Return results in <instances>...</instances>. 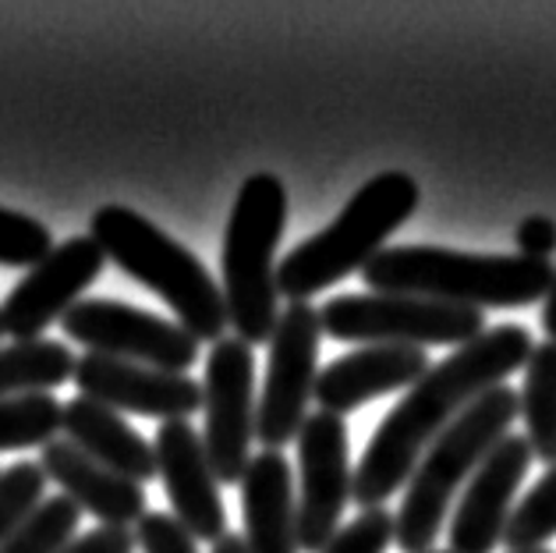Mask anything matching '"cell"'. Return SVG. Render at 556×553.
<instances>
[{
  "label": "cell",
  "instance_id": "cell-13",
  "mask_svg": "<svg viewBox=\"0 0 556 553\" xmlns=\"http://www.w3.org/2000/svg\"><path fill=\"white\" fill-rule=\"evenodd\" d=\"M78 394L103 404L111 412H131V415H149V419H188L202 409V384L188 380L185 373H164L149 369L139 362L111 359L86 352L75 359V376Z\"/></svg>",
  "mask_w": 556,
  "mask_h": 553
},
{
  "label": "cell",
  "instance_id": "cell-24",
  "mask_svg": "<svg viewBox=\"0 0 556 553\" xmlns=\"http://www.w3.org/2000/svg\"><path fill=\"white\" fill-rule=\"evenodd\" d=\"M78 521H83V507L75 501H67L64 493L47 497L0 553H58L67 539H75Z\"/></svg>",
  "mask_w": 556,
  "mask_h": 553
},
{
  "label": "cell",
  "instance_id": "cell-22",
  "mask_svg": "<svg viewBox=\"0 0 556 553\" xmlns=\"http://www.w3.org/2000/svg\"><path fill=\"white\" fill-rule=\"evenodd\" d=\"M64 404L53 394H18L0 401V451L47 448L58 440Z\"/></svg>",
  "mask_w": 556,
  "mask_h": 553
},
{
  "label": "cell",
  "instance_id": "cell-32",
  "mask_svg": "<svg viewBox=\"0 0 556 553\" xmlns=\"http://www.w3.org/2000/svg\"><path fill=\"white\" fill-rule=\"evenodd\" d=\"M213 553H249V546H245V536L224 532V536L213 543Z\"/></svg>",
  "mask_w": 556,
  "mask_h": 553
},
{
  "label": "cell",
  "instance_id": "cell-16",
  "mask_svg": "<svg viewBox=\"0 0 556 553\" xmlns=\"http://www.w3.org/2000/svg\"><path fill=\"white\" fill-rule=\"evenodd\" d=\"M429 355L422 348L408 344H365L362 352H351L344 359L330 362L327 369L316 376V404L319 412L344 415L362 409L390 390L415 387L429 373Z\"/></svg>",
  "mask_w": 556,
  "mask_h": 553
},
{
  "label": "cell",
  "instance_id": "cell-7",
  "mask_svg": "<svg viewBox=\"0 0 556 553\" xmlns=\"http://www.w3.org/2000/svg\"><path fill=\"white\" fill-rule=\"evenodd\" d=\"M323 334L362 344H468L485 334L479 309L446 305L415 294H337L319 309Z\"/></svg>",
  "mask_w": 556,
  "mask_h": 553
},
{
  "label": "cell",
  "instance_id": "cell-17",
  "mask_svg": "<svg viewBox=\"0 0 556 553\" xmlns=\"http://www.w3.org/2000/svg\"><path fill=\"white\" fill-rule=\"evenodd\" d=\"M39 468L47 479L58 482L67 501L86 507L92 518H100L111 529H128L131 521H142L146 515V487L92 462L64 437L47 443L39 454Z\"/></svg>",
  "mask_w": 556,
  "mask_h": 553
},
{
  "label": "cell",
  "instance_id": "cell-34",
  "mask_svg": "<svg viewBox=\"0 0 556 553\" xmlns=\"http://www.w3.org/2000/svg\"><path fill=\"white\" fill-rule=\"evenodd\" d=\"M429 553H451V550H429Z\"/></svg>",
  "mask_w": 556,
  "mask_h": 553
},
{
  "label": "cell",
  "instance_id": "cell-23",
  "mask_svg": "<svg viewBox=\"0 0 556 553\" xmlns=\"http://www.w3.org/2000/svg\"><path fill=\"white\" fill-rule=\"evenodd\" d=\"M553 536H556V465L542 472L535 487L510 511L504 546L510 553H525V550L546 546V539Z\"/></svg>",
  "mask_w": 556,
  "mask_h": 553
},
{
  "label": "cell",
  "instance_id": "cell-35",
  "mask_svg": "<svg viewBox=\"0 0 556 553\" xmlns=\"http://www.w3.org/2000/svg\"><path fill=\"white\" fill-rule=\"evenodd\" d=\"M0 337H4V323H0Z\"/></svg>",
  "mask_w": 556,
  "mask_h": 553
},
{
  "label": "cell",
  "instance_id": "cell-3",
  "mask_svg": "<svg viewBox=\"0 0 556 553\" xmlns=\"http://www.w3.org/2000/svg\"><path fill=\"white\" fill-rule=\"evenodd\" d=\"M521 415V398L507 384L485 390L471 401L443 433L418 457L408 479L401 511L393 515V543L404 553H429L446 521L451 501L479 472L490 451L510 433V423Z\"/></svg>",
  "mask_w": 556,
  "mask_h": 553
},
{
  "label": "cell",
  "instance_id": "cell-19",
  "mask_svg": "<svg viewBox=\"0 0 556 553\" xmlns=\"http://www.w3.org/2000/svg\"><path fill=\"white\" fill-rule=\"evenodd\" d=\"M61 433L86 457L117 472V476L139 482V487H146L149 479H156L153 443H146L139 433H135V429L125 423V415L103 409L97 401H89L83 394L67 401Z\"/></svg>",
  "mask_w": 556,
  "mask_h": 553
},
{
  "label": "cell",
  "instance_id": "cell-29",
  "mask_svg": "<svg viewBox=\"0 0 556 553\" xmlns=\"http://www.w3.org/2000/svg\"><path fill=\"white\" fill-rule=\"evenodd\" d=\"M135 550V532L131 529H111L100 525L86 536H75L58 553H131Z\"/></svg>",
  "mask_w": 556,
  "mask_h": 553
},
{
  "label": "cell",
  "instance_id": "cell-14",
  "mask_svg": "<svg viewBox=\"0 0 556 553\" xmlns=\"http://www.w3.org/2000/svg\"><path fill=\"white\" fill-rule=\"evenodd\" d=\"M153 454L156 476L164 479L174 518L181 521V529L195 543H216L227 532V511L202 433L188 419L160 423Z\"/></svg>",
  "mask_w": 556,
  "mask_h": 553
},
{
  "label": "cell",
  "instance_id": "cell-27",
  "mask_svg": "<svg viewBox=\"0 0 556 553\" xmlns=\"http://www.w3.org/2000/svg\"><path fill=\"white\" fill-rule=\"evenodd\" d=\"M390 543H393V515L387 507H372L362 511L355 521H348L323 553H387Z\"/></svg>",
  "mask_w": 556,
  "mask_h": 553
},
{
  "label": "cell",
  "instance_id": "cell-10",
  "mask_svg": "<svg viewBox=\"0 0 556 553\" xmlns=\"http://www.w3.org/2000/svg\"><path fill=\"white\" fill-rule=\"evenodd\" d=\"M206 443L216 482H241L255 440V352L238 337H220L206 359L202 380Z\"/></svg>",
  "mask_w": 556,
  "mask_h": 553
},
{
  "label": "cell",
  "instance_id": "cell-25",
  "mask_svg": "<svg viewBox=\"0 0 556 553\" xmlns=\"http://www.w3.org/2000/svg\"><path fill=\"white\" fill-rule=\"evenodd\" d=\"M43 493L47 476L39 465L15 462L0 472V550L22 529V521H29L33 511L43 504Z\"/></svg>",
  "mask_w": 556,
  "mask_h": 553
},
{
  "label": "cell",
  "instance_id": "cell-8",
  "mask_svg": "<svg viewBox=\"0 0 556 553\" xmlns=\"http://www.w3.org/2000/svg\"><path fill=\"white\" fill-rule=\"evenodd\" d=\"M319 309L288 302L269 337V362L260 404H255V440L266 451L288 448L308 419V401L316 394L319 362Z\"/></svg>",
  "mask_w": 556,
  "mask_h": 553
},
{
  "label": "cell",
  "instance_id": "cell-30",
  "mask_svg": "<svg viewBox=\"0 0 556 553\" xmlns=\"http://www.w3.org/2000/svg\"><path fill=\"white\" fill-rule=\"evenodd\" d=\"M514 241H518V255L525 260H549V252H556V221L539 217V213L525 217Z\"/></svg>",
  "mask_w": 556,
  "mask_h": 553
},
{
  "label": "cell",
  "instance_id": "cell-11",
  "mask_svg": "<svg viewBox=\"0 0 556 553\" xmlns=\"http://www.w3.org/2000/svg\"><path fill=\"white\" fill-rule=\"evenodd\" d=\"M298 550L323 553L341 532L344 507L355 487V468L348 451V426L341 415L312 412L298 429Z\"/></svg>",
  "mask_w": 556,
  "mask_h": 553
},
{
  "label": "cell",
  "instance_id": "cell-15",
  "mask_svg": "<svg viewBox=\"0 0 556 553\" xmlns=\"http://www.w3.org/2000/svg\"><path fill=\"white\" fill-rule=\"evenodd\" d=\"M532 462L535 457L525 437L507 433L496 443L454 507L451 553H493L504 543L514 497H518Z\"/></svg>",
  "mask_w": 556,
  "mask_h": 553
},
{
  "label": "cell",
  "instance_id": "cell-21",
  "mask_svg": "<svg viewBox=\"0 0 556 553\" xmlns=\"http://www.w3.org/2000/svg\"><path fill=\"white\" fill-rule=\"evenodd\" d=\"M521 415L528 426V448L542 465H556V344L546 341L532 348L525 362Z\"/></svg>",
  "mask_w": 556,
  "mask_h": 553
},
{
  "label": "cell",
  "instance_id": "cell-18",
  "mask_svg": "<svg viewBox=\"0 0 556 553\" xmlns=\"http://www.w3.org/2000/svg\"><path fill=\"white\" fill-rule=\"evenodd\" d=\"M241 515L249 553H302L294 476L280 451H263L249 462L241 476Z\"/></svg>",
  "mask_w": 556,
  "mask_h": 553
},
{
  "label": "cell",
  "instance_id": "cell-1",
  "mask_svg": "<svg viewBox=\"0 0 556 553\" xmlns=\"http://www.w3.org/2000/svg\"><path fill=\"white\" fill-rule=\"evenodd\" d=\"M528 355H532V334L518 323H504V327H490L482 337L460 344L454 355L432 366L422 380L408 387L397 409H390L387 419L379 423L355 468L351 501L362 511L383 507L397 493V487L412 479L429 443L471 401H479L485 390L500 387L514 369H521Z\"/></svg>",
  "mask_w": 556,
  "mask_h": 553
},
{
  "label": "cell",
  "instance_id": "cell-12",
  "mask_svg": "<svg viewBox=\"0 0 556 553\" xmlns=\"http://www.w3.org/2000/svg\"><path fill=\"white\" fill-rule=\"evenodd\" d=\"M106 255L89 235L67 238L53 246L43 263H36L0 305L4 334L15 341H39V334L53 327L78 302V294L97 285Z\"/></svg>",
  "mask_w": 556,
  "mask_h": 553
},
{
  "label": "cell",
  "instance_id": "cell-33",
  "mask_svg": "<svg viewBox=\"0 0 556 553\" xmlns=\"http://www.w3.org/2000/svg\"><path fill=\"white\" fill-rule=\"evenodd\" d=\"M525 553H553V550H546V546H539V550H525Z\"/></svg>",
  "mask_w": 556,
  "mask_h": 553
},
{
  "label": "cell",
  "instance_id": "cell-26",
  "mask_svg": "<svg viewBox=\"0 0 556 553\" xmlns=\"http://www.w3.org/2000/svg\"><path fill=\"white\" fill-rule=\"evenodd\" d=\"M53 249V235L47 224H39L29 213H15L0 206V266L33 269L43 263Z\"/></svg>",
  "mask_w": 556,
  "mask_h": 553
},
{
  "label": "cell",
  "instance_id": "cell-5",
  "mask_svg": "<svg viewBox=\"0 0 556 553\" xmlns=\"http://www.w3.org/2000/svg\"><path fill=\"white\" fill-rule=\"evenodd\" d=\"M418 210V181L404 171L365 181L327 231L305 238L277 266V294L308 302L337 280L362 274L383 252L387 238Z\"/></svg>",
  "mask_w": 556,
  "mask_h": 553
},
{
  "label": "cell",
  "instance_id": "cell-28",
  "mask_svg": "<svg viewBox=\"0 0 556 553\" xmlns=\"http://www.w3.org/2000/svg\"><path fill=\"white\" fill-rule=\"evenodd\" d=\"M135 546H142V553H199V543L181 529V521L164 511H146L135 529Z\"/></svg>",
  "mask_w": 556,
  "mask_h": 553
},
{
  "label": "cell",
  "instance_id": "cell-6",
  "mask_svg": "<svg viewBox=\"0 0 556 553\" xmlns=\"http://www.w3.org/2000/svg\"><path fill=\"white\" fill-rule=\"evenodd\" d=\"M288 227V188L274 174L241 181L224 231V302L227 323L249 348L274 337L277 327V266L274 255Z\"/></svg>",
  "mask_w": 556,
  "mask_h": 553
},
{
  "label": "cell",
  "instance_id": "cell-9",
  "mask_svg": "<svg viewBox=\"0 0 556 553\" xmlns=\"http://www.w3.org/2000/svg\"><path fill=\"white\" fill-rule=\"evenodd\" d=\"M72 341L86 344L89 352L139 362L149 369L185 373L195 366L199 341L181 323H170L146 309L114 299H83L75 302L61 319Z\"/></svg>",
  "mask_w": 556,
  "mask_h": 553
},
{
  "label": "cell",
  "instance_id": "cell-31",
  "mask_svg": "<svg viewBox=\"0 0 556 553\" xmlns=\"http://www.w3.org/2000/svg\"><path fill=\"white\" fill-rule=\"evenodd\" d=\"M542 330H546L549 341L556 344V266H553V285L546 291V305H542Z\"/></svg>",
  "mask_w": 556,
  "mask_h": 553
},
{
  "label": "cell",
  "instance_id": "cell-20",
  "mask_svg": "<svg viewBox=\"0 0 556 553\" xmlns=\"http://www.w3.org/2000/svg\"><path fill=\"white\" fill-rule=\"evenodd\" d=\"M75 376V355L61 341H15L0 348V401L18 394H50Z\"/></svg>",
  "mask_w": 556,
  "mask_h": 553
},
{
  "label": "cell",
  "instance_id": "cell-4",
  "mask_svg": "<svg viewBox=\"0 0 556 553\" xmlns=\"http://www.w3.org/2000/svg\"><path fill=\"white\" fill-rule=\"evenodd\" d=\"M89 238L131 280L156 291L195 341H220L227 330L224 288L210 277L202 260L160 231L153 221L128 206H103L92 213Z\"/></svg>",
  "mask_w": 556,
  "mask_h": 553
},
{
  "label": "cell",
  "instance_id": "cell-2",
  "mask_svg": "<svg viewBox=\"0 0 556 553\" xmlns=\"http://www.w3.org/2000/svg\"><path fill=\"white\" fill-rule=\"evenodd\" d=\"M362 280L376 294H415L465 309H518L546 299L549 260L475 255L440 246H390L369 260Z\"/></svg>",
  "mask_w": 556,
  "mask_h": 553
}]
</instances>
